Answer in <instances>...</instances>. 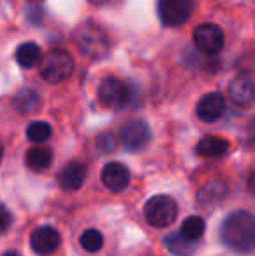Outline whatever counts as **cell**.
<instances>
[{"instance_id":"cell-1","label":"cell","mask_w":255,"mask_h":256,"mask_svg":"<svg viewBox=\"0 0 255 256\" xmlns=\"http://www.w3.org/2000/svg\"><path fill=\"white\" fill-rule=\"evenodd\" d=\"M220 237L231 250L252 253L255 251V216L248 211H234L222 223Z\"/></svg>"},{"instance_id":"cell-2","label":"cell","mask_w":255,"mask_h":256,"mask_svg":"<svg viewBox=\"0 0 255 256\" xmlns=\"http://www.w3.org/2000/svg\"><path fill=\"white\" fill-rule=\"evenodd\" d=\"M74 40L79 51L91 60H102L110 51V40L107 32L93 21H84L75 28Z\"/></svg>"},{"instance_id":"cell-3","label":"cell","mask_w":255,"mask_h":256,"mask_svg":"<svg viewBox=\"0 0 255 256\" xmlns=\"http://www.w3.org/2000/svg\"><path fill=\"white\" fill-rule=\"evenodd\" d=\"M41 75L49 84H60L74 74V60L63 49H53L41 60Z\"/></svg>"},{"instance_id":"cell-4","label":"cell","mask_w":255,"mask_h":256,"mask_svg":"<svg viewBox=\"0 0 255 256\" xmlns=\"http://www.w3.org/2000/svg\"><path fill=\"white\" fill-rule=\"evenodd\" d=\"M178 206L173 197L170 196H154L147 200L143 208V216L147 223L154 228H164L170 226L177 220Z\"/></svg>"},{"instance_id":"cell-5","label":"cell","mask_w":255,"mask_h":256,"mask_svg":"<svg viewBox=\"0 0 255 256\" xmlns=\"http://www.w3.org/2000/svg\"><path fill=\"white\" fill-rule=\"evenodd\" d=\"M194 0H157V16L168 28H178L192 16Z\"/></svg>"},{"instance_id":"cell-6","label":"cell","mask_w":255,"mask_h":256,"mask_svg":"<svg viewBox=\"0 0 255 256\" xmlns=\"http://www.w3.org/2000/svg\"><path fill=\"white\" fill-rule=\"evenodd\" d=\"M98 100L103 106L119 110L129 102V88L117 77H107L98 88Z\"/></svg>"},{"instance_id":"cell-7","label":"cell","mask_w":255,"mask_h":256,"mask_svg":"<svg viewBox=\"0 0 255 256\" xmlns=\"http://www.w3.org/2000/svg\"><path fill=\"white\" fill-rule=\"evenodd\" d=\"M194 44L204 54H217L225 44V35L218 24L203 23L194 30Z\"/></svg>"},{"instance_id":"cell-8","label":"cell","mask_w":255,"mask_h":256,"mask_svg":"<svg viewBox=\"0 0 255 256\" xmlns=\"http://www.w3.org/2000/svg\"><path fill=\"white\" fill-rule=\"evenodd\" d=\"M121 142L129 152H138V150L145 148L147 143L150 142V129L147 122L140 120V118H133V120L126 122L121 129Z\"/></svg>"},{"instance_id":"cell-9","label":"cell","mask_w":255,"mask_h":256,"mask_svg":"<svg viewBox=\"0 0 255 256\" xmlns=\"http://www.w3.org/2000/svg\"><path fill=\"white\" fill-rule=\"evenodd\" d=\"M60 234L53 226H37L30 236V246L32 250L41 256H48L55 253L60 248Z\"/></svg>"},{"instance_id":"cell-10","label":"cell","mask_w":255,"mask_h":256,"mask_svg":"<svg viewBox=\"0 0 255 256\" xmlns=\"http://www.w3.org/2000/svg\"><path fill=\"white\" fill-rule=\"evenodd\" d=\"M225 112V100L220 92H208L203 98L197 102L196 114L206 124L218 120L222 117V114Z\"/></svg>"},{"instance_id":"cell-11","label":"cell","mask_w":255,"mask_h":256,"mask_svg":"<svg viewBox=\"0 0 255 256\" xmlns=\"http://www.w3.org/2000/svg\"><path fill=\"white\" fill-rule=\"evenodd\" d=\"M129 171L121 162H109L102 169V183L110 192H123L129 185Z\"/></svg>"},{"instance_id":"cell-12","label":"cell","mask_w":255,"mask_h":256,"mask_svg":"<svg viewBox=\"0 0 255 256\" xmlns=\"http://www.w3.org/2000/svg\"><path fill=\"white\" fill-rule=\"evenodd\" d=\"M229 100L236 106H250L255 102V84L248 77H236L229 84Z\"/></svg>"},{"instance_id":"cell-13","label":"cell","mask_w":255,"mask_h":256,"mask_svg":"<svg viewBox=\"0 0 255 256\" xmlns=\"http://www.w3.org/2000/svg\"><path fill=\"white\" fill-rule=\"evenodd\" d=\"M88 174V169L82 162L72 160L60 171L58 174V183L63 190H77L82 186Z\"/></svg>"},{"instance_id":"cell-14","label":"cell","mask_w":255,"mask_h":256,"mask_svg":"<svg viewBox=\"0 0 255 256\" xmlns=\"http://www.w3.org/2000/svg\"><path fill=\"white\" fill-rule=\"evenodd\" d=\"M229 150V142L225 138H220V136H213V134H206L199 140L196 146V152L201 157H222L224 154H227Z\"/></svg>"},{"instance_id":"cell-15","label":"cell","mask_w":255,"mask_h":256,"mask_svg":"<svg viewBox=\"0 0 255 256\" xmlns=\"http://www.w3.org/2000/svg\"><path fill=\"white\" fill-rule=\"evenodd\" d=\"M25 162H27V166L32 171H46L53 162V150L48 148V146H34V148H30L27 152Z\"/></svg>"},{"instance_id":"cell-16","label":"cell","mask_w":255,"mask_h":256,"mask_svg":"<svg viewBox=\"0 0 255 256\" xmlns=\"http://www.w3.org/2000/svg\"><path fill=\"white\" fill-rule=\"evenodd\" d=\"M164 244L166 248L177 256H191L196 250V242L185 239L180 232H173L170 236L164 237Z\"/></svg>"},{"instance_id":"cell-17","label":"cell","mask_w":255,"mask_h":256,"mask_svg":"<svg viewBox=\"0 0 255 256\" xmlns=\"http://www.w3.org/2000/svg\"><path fill=\"white\" fill-rule=\"evenodd\" d=\"M41 60V48L35 42H25L16 49V63L21 68H32Z\"/></svg>"},{"instance_id":"cell-18","label":"cell","mask_w":255,"mask_h":256,"mask_svg":"<svg viewBox=\"0 0 255 256\" xmlns=\"http://www.w3.org/2000/svg\"><path fill=\"white\" fill-rule=\"evenodd\" d=\"M39 104H41V98H39L37 92L32 91V89H23V91L18 92L13 100L14 110L20 112V114H32V112L37 110Z\"/></svg>"},{"instance_id":"cell-19","label":"cell","mask_w":255,"mask_h":256,"mask_svg":"<svg viewBox=\"0 0 255 256\" xmlns=\"http://www.w3.org/2000/svg\"><path fill=\"white\" fill-rule=\"evenodd\" d=\"M225 196H227V186L220 182H215V183H208L197 197H199L201 204H213L217 200H222Z\"/></svg>"},{"instance_id":"cell-20","label":"cell","mask_w":255,"mask_h":256,"mask_svg":"<svg viewBox=\"0 0 255 256\" xmlns=\"http://www.w3.org/2000/svg\"><path fill=\"white\" fill-rule=\"evenodd\" d=\"M180 234L185 237V239L192 240V242L199 240L201 236L204 234V222H203V218H199V216H189V218L185 220L184 223H182Z\"/></svg>"},{"instance_id":"cell-21","label":"cell","mask_w":255,"mask_h":256,"mask_svg":"<svg viewBox=\"0 0 255 256\" xmlns=\"http://www.w3.org/2000/svg\"><path fill=\"white\" fill-rule=\"evenodd\" d=\"M53 134V129L48 122H32L27 129V136L32 143H44L51 138Z\"/></svg>"},{"instance_id":"cell-22","label":"cell","mask_w":255,"mask_h":256,"mask_svg":"<svg viewBox=\"0 0 255 256\" xmlns=\"http://www.w3.org/2000/svg\"><path fill=\"white\" fill-rule=\"evenodd\" d=\"M81 246L89 253H96L103 248V236L95 228L86 230L81 236Z\"/></svg>"},{"instance_id":"cell-23","label":"cell","mask_w":255,"mask_h":256,"mask_svg":"<svg viewBox=\"0 0 255 256\" xmlns=\"http://www.w3.org/2000/svg\"><path fill=\"white\" fill-rule=\"evenodd\" d=\"M96 146H98L100 152H114L117 148V136L114 132H103L96 140Z\"/></svg>"},{"instance_id":"cell-24","label":"cell","mask_w":255,"mask_h":256,"mask_svg":"<svg viewBox=\"0 0 255 256\" xmlns=\"http://www.w3.org/2000/svg\"><path fill=\"white\" fill-rule=\"evenodd\" d=\"M11 223H13V214H11L9 209H7L6 206L0 204V234L7 232Z\"/></svg>"},{"instance_id":"cell-25","label":"cell","mask_w":255,"mask_h":256,"mask_svg":"<svg viewBox=\"0 0 255 256\" xmlns=\"http://www.w3.org/2000/svg\"><path fill=\"white\" fill-rule=\"evenodd\" d=\"M248 143L252 146H255V118L252 120V124H250V128H248Z\"/></svg>"},{"instance_id":"cell-26","label":"cell","mask_w":255,"mask_h":256,"mask_svg":"<svg viewBox=\"0 0 255 256\" xmlns=\"http://www.w3.org/2000/svg\"><path fill=\"white\" fill-rule=\"evenodd\" d=\"M246 185H248V190H250V192H252L253 196H255V171L248 176V183H246Z\"/></svg>"},{"instance_id":"cell-27","label":"cell","mask_w":255,"mask_h":256,"mask_svg":"<svg viewBox=\"0 0 255 256\" xmlns=\"http://www.w3.org/2000/svg\"><path fill=\"white\" fill-rule=\"evenodd\" d=\"M4 256H21V254H20V253H16V251H7V253L4 254Z\"/></svg>"},{"instance_id":"cell-28","label":"cell","mask_w":255,"mask_h":256,"mask_svg":"<svg viewBox=\"0 0 255 256\" xmlns=\"http://www.w3.org/2000/svg\"><path fill=\"white\" fill-rule=\"evenodd\" d=\"M2 158H4V145L0 143V164H2Z\"/></svg>"}]
</instances>
